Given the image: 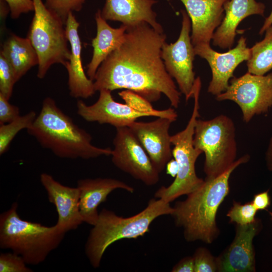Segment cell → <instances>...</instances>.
Here are the masks:
<instances>
[{
  "mask_svg": "<svg viewBox=\"0 0 272 272\" xmlns=\"http://www.w3.org/2000/svg\"><path fill=\"white\" fill-rule=\"evenodd\" d=\"M166 36L146 22L127 27L123 42L98 67L95 90L112 91L124 89L150 102L164 94L174 108L181 93L167 72L162 58Z\"/></svg>",
  "mask_w": 272,
  "mask_h": 272,
  "instance_id": "6da1fadb",
  "label": "cell"
},
{
  "mask_svg": "<svg viewBox=\"0 0 272 272\" xmlns=\"http://www.w3.org/2000/svg\"><path fill=\"white\" fill-rule=\"evenodd\" d=\"M249 159L247 154L240 157L224 173L213 179H205L203 183L187 195L184 200L175 203L170 215L176 226L182 228L187 241L210 244L217 238L219 229L216 215L230 192V176L236 168Z\"/></svg>",
  "mask_w": 272,
  "mask_h": 272,
  "instance_id": "7a4b0ae2",
  "label": "cell"
},
{
  "mask_svg": "<svg viewBox=\"0 0 272 272\" xmlns=\"http://www.w3.org/2000/svg\"><path fill=\"white\" fill-rule=\"evenodd\" d=\"M27 130L41 147L61 158L87 160L112 153L110 148L94 146L91 134L77 125L51 97L43 100L39 114Z\"/></svg>",
  "mask_w": 272,
  "mask_h": 272,
  "instance_id": "3957f363",
  "label": "cell"
},
{
  "mask_svg": "<svg viewBox=\"0 0 272 272\" xmlns=\"http://www.w3.org/2000/svg\"><path fill=\"white\" fill-rule=\"evenodd\" d=\"M170 203L159 198L151 199L140 213L129 217L117 215L113 211L102 209L90 230L85 245V253L94 268L100 266L104 252L113 243L123 239H136L149 230L158 217L171 215Z\"/></svg>",
  "mask_w": 272,
  "mask_h": 272,
  "instance_id": "277c9868",
  "label": "cell"
},
{
  "mask_svg": "<svg viewBox=\"0 0 272 272\" xmlns=\"http://www.w3.org/2000/svg\"><path fill=\"white\" fill-rule=\"evenodd\" d=\"M18 207L15 202L0 215V247L12 250L27 264L37 265L59 246L65 232L56 224L48 227L22 219Z\"/></svg>",
  "mask_w": 272,
  "mask_h": 272,
  "instance_id": "5b68a950",
  "label": "cell"
},
{
  "mask_svg": "<svg viewBox=\"0 0 272 272\" xmlns=\"http://www.w3.org/2000/svg\"><path fill=\"white\" fill-rule=\"evenodd\" d=\"M201 82L197 77L194 84L192 97L194 105L191 116L182 130L171 135L173 158L178 165V171L173 182L168 186H162L155 193V197L168 203L178 197L188 195L198 188L205 180L198 177L195 171V163L202 153L195 148L193 138L196 121L199 117V99Z\"/></svg>",
  "mask_w": 272,
  "mask_h": 272,
  "instance_id": "8992f818",
  "label": "cell"
},
{
  "mask_svg": "<svg viewBox=\"0 0 272 272\" xmlns=\"http://www.w3.org/2000/svg\"><path fill=\"white\" fill-rule=\"evenodd\" d=\"M193 144L205 154L206 179L221 175L237 160V144L233 120L224 114L208 120L197 119Z\"/></svg>",
  "mask_w": 272,
  "mask_h": 272,
  "instance_id": "52a82bcc",
  "label": "cell"
},
{
  "mask_svg": "<svg viewBox=\"0 0 272 272\" xmlns=\"http://www.w3.org/2000/svg\"><path fill=\"white\" fill-rule=\"evenodd\" d=\"M34 15L27 38L38 57L37 76L43 79L55 63L64 66L69 60L71 50L64 24L62 19L48 9L42 0H33Z\"/></svg>",
  "mask_w": 272,
  "mask_h": 272,
  "instance_id": "ba28073f",
  "label": "cell"
},
{
  "mask_svg": "<svg viewBox=\"0 0 272 272\" xmlns=\"http://www.w3.org/2000/svg\"><path fill=\"white\" fill-rule=\"evenodd\" d=\"M216 99L234 102L241 110L243 120L248 123L272 108V72L260 76L247 72L241 77H233L226 91Z\"/></svg>",
  "mask_w": 272,
  "mask_h": 272,
  "instance_id": "9c48e42d",
  "label": "cell"
},
{
  "mask_svg": "<svg viewBox=\"0 0 272 272\" xmlns=\"http://www.w3.org/2000/svg\"><path fill=\"white\" fill-rule=\"evenodd\" d=\"M181 13L182 20L179 36L174 43H164L161 55L167 72L175 79L180 93L188 101L192 97L196 79L193 71L195 54L190 34V19L185 10H181Z\"/></svg>",
  "mask_w": 272,
  "mask_h": 272,
  "instance_id": "30bf717a",
  "label": "cell"
},
{
  "mask_svg": "<svg viewBox=\"0 0 272 272\" xmlns=\"http://www.w3.org/2000/svg\"><path fill=\"white\" fill-rule=\"evenodd\" d=\"M113 145L111 161L117 168L147 186L158 182L160 173L128 126L116 128Z\"/></svg>",
  "mask_w": 272,
  "mask_h": 272,
  "instance_id": "8fae6325",
  "label": "cell"
},
{
  "mask_svg": "<svg viewBox=\"0 0 272 272\" xmlns=\"http://www.w3.org/2000/svg\"><path fill=\"white\" fill-rule=\"evenodd\" d=\"M195 55L206 59L212 71V79L208 92L217 96L227 89L236 67L250 56V48L247 46L246 38L241 36L236 46L225 52L214 50L210 43H201L194 46Z\"/></svg>",
  "mask_w": 272,
  "mask_h": 272,
  "instance_id": "7c38bea8",
  "label": "cell"
},
{
  "mask_svg": "<svg viewBox=\"0 0 272 272\" xmlns=\"http://www.w3.org/2000/svg\"><path fill=\"white\" fill-rule=\"evenodd\" d=\"M174 120L160 117L150 122L134 121L128 127L160 173L173 157L169 129Z\"/></svg>",
  "mask_w": 272,
  "mask_h": 272,
  "instance_id": "4fadbf2b",
  "label": "cell"
},
{
  "mask_svg": "<svg viewBox=\"0 0 272 272\" xmlns=\"http://www.w3.org/2000/svg\"><path fill=\"white\" fill-rule=\"evenodd\" d=\"M111 92L106 90L100 91L98 100L91 105L78 100L77 113L87 121L108 124L115 128L128 126L142 117L152 116L126 103L123 104L114 101Z\"/></svg>",
  "mask_w": 272,
  "mask_h": 272,
  "instance_id": "5bb4252c",
  "label": "cell"
},
{
  "mask_svg": "<svg viewBox=\"0 0 272 272\" xmlns=\"http://www.w3.org/2000/svg\"><path fill=\"white\" fill-rule=\"evenodd\" d=\"M259 227L257 219L248 225H237L233 242L217 257L218 271H255L253 240Z\"/></svg>",
  "mask_w": 272,
  "mask_h": 272,
  "instance_id": "9a60e30c",
  "label": "cell"
},
{
  "mask_svg": "<svg viewBox=\"0 0 272 272\" xmlns=\"http://www.w3.org/2000/svg\"><path fill=\"white\" fill-rule=\"evenodd\" d=\"M40 181L47 192L49 202L56 208L58 215L56 224L65 233L76 229L83 223L79 210L78 187L65 186L46 173L40 175Z\"/></svg>",
  "mask_w": 272,
  "mask_h": 272,
  "instance_id": "2e32d148",
  "label": "cell"
},
{
  "mask_svg": "<svg viewBox=\"0 0 272 272\" xmlns=\"http://www.w3.org/2000/svg\"><path fill=\"white\" fill-rule=\"evenodd\" d=\"M191 21L192 44L210 43L225 16L224 5L228 0H180Z\"/></svg>",
  "mask_w": 272,
  "mask_h": 272,
  "instance_id": "e0dca14e",
  "label": "cell"
},
{
  "mask_svg": "<svg viewBox=\"0 0 272 272\" xmlns=\"http://www.w3.org/2000/svg\"><path fill=\"white\" fill-rule=\"evenodd\" d=\"M77 187L79 190V210L83 222L93 226L96 223L99 206L105 202L113 191L121 189L133 193L134 189L127 183L112 178L80 179Z\"/></svg>",
  "mask_w": 272,
  "mask_h": 272,
  "instance_id": "ac0fdd59",
  "label": "cell"
},
{
  "mask_svg": "<svg viewBox=\"0 0 272 272\" xmlns=\"http://www.w3.org/2000/svg\"><path fill=\"white\" fill-rule=\"evenodd\" d=\"M65 25L66 37L71 45L70 58L64 65L68 73L70 94L76 98L86 99L92 96L96 91L94 81L85 74L82 63V45L78 32L80 24L71 12Z\"/></svg>",
  "mask_w": 272,
  "mask_h": 272,
  "instance_id": "d6986e66",
  "label": "cell"
},
{
  "mask_svg": "<svg viewBox=\"0 0 272 272\" xmlns=\"http://www.w3.org/2000/svg\"><path fill=\"white\" fill-rule=\"evenodd\" d=\"M157 0H106L101 15L106 21H118L128 27L146 22L156 30L164 32L153 7Z\"/></svg>",
  "mask_w": 272,
  "mask_h": 272,
  "instance_id": "ffe728a7",
  "label": "cell"
},
{
  "mask_svg": "<svg viewBox=\"0 0 272 272\" xmlns=\"http://www.w3.org/2000/svg\"><path fill=\"white\" fill-rule=\"evenodd\" d=\"M224 8V18L214 33L212 40L214 46L229 49L234 43L240 23L251 15L263 16L265 6L256 0H228Z\"/></svg>",
  "mask_w": 272,
  "mask_h": 272,
  "instance_id": "44dd1931",
  "label": "cell"
},
{
  "mask_svg": "<svg viewBox=\"0 0 272 272\" xmlns=\"http://www.w3.org/2000/svg\"><path fill=\"white\" fill-rule=\"evenodd\" d=\"M95 19L97 34L92 40L93 55L87 71V76L92 81L102 62L122 43L127 29L123 24L117 28L111 27L102 17L101 10L96 13Z\"/></svg>",
  "mask_w": 272,
  "mask_h": 272,
  "instance_id": "7402d4cb",
  "label": "cell"
},
{
  "mask_svg": "<svg viewBox=\"0 0 272 272\" xmlns=\"http://www.w3.org/2000/svg\"><path fill=\"white\" fill-rule=\"evenodd\" d=\"M0 53L13 68L18 81L39 62L37 53L30 40L15 34L10 35L4 43Z\"/></svg>",
  "mask_w": 272,
  "mask_h": 272,
  "instance_id": "603a6c76",
  "label": "cell"
},
{
  "mask_svg": "<svg viewBox=\"0 0 272 272\" xmlns=\"http://www.w3.org/2000/svg\"><path fill=\"white\" fill-rule=\"evenodd\" d=\"M265 33L264 38L250 48L247 66L252 74L262 76L272 69V25Z\"/></svg>",
  "mask_w": 272,
  "mask_h": 272,
  "instance_id": "cb8c5ba5",
  "label": "cell"
},
{
  "mask_svg": "<svg viewBox=\"0 0 272 272\" xmlns=\"http://www.w3.org/2000/svg\"><path fill=\"white\" fill-rule=\"evenodd\" d=\"M36 116L35 111H30L9 123L0 124L1 155L8 150L11 142L19 131L27 129L31 126Z\"/></svg>",
  "mask_w": 272,
  "mask_h": 272,
  "instance_id": "d4e9b609",
  "label": "cell"
},
{
  "mask_svg": "<svg viewBox=\"0 0 272 272\" xmlns=\"http://www.w3.org/2000/svg\"><path fill=\"white\" fill-rule=\"evenodd\" d=\"M257 211L251 201L241 204L234 201L227 216L230 219V222L235 223L239 225H246L255 221Z\"/></svg>",
  "mask_w": 272,
  "mask_h": 272,
  "instance_id": "484cf974",
  "label": "cell"
},
{
  "mask_svg": "<svg viewBox=\"0 0 272 272\" xmlns=\"http://www.w3.org/2000/svg\"><path fill=\"white\" fill-rule=\"evenodd\" d=\"M17 81L13 68L5 56L0 53V94L9 100L14 85Z\"/></svg>",
  "mask_w": 272,
  "mask_h": 272,
  "instance_id": "4316f807",
  "label": "cell"
},
{
  "mask_svg": "<svg viewBox=\"0 0 272 272\" xmlns=\"http://www.w3.org/2000/svg\"><path fill=\"white\" fill-rule=\"evenodd\" d=\"M87 0H45L46 7L55 13L65 24L69 14L81 10Z\"/></svg>",
  "mask_w": 272,
  "mask_h": 272,
  "instance_id": "83f0119b",
  "label": "cell"
},
{
  "mask_svg": "<svg viewBox=\"0 0 272 272\" xmlns=\"http://www.w3.org/2000/svg\"><path fill=\"white\" fill-rule=\"evenodd\" d=\"M194 261V272L218 271L217 258L204 247L196 249L192 256Z\"/></svg>",
  "mask_w": 272,
  "mask_h": 272,
  "instance_id": "f1b7e54d",
  "label": "cell"
},
{
  "mask_svg": "<svg viewBox=\"0 0 272 272\" xmlns=\"http://www.w3.org/2000/svg\"><path fill=\"white\" fill-rule=\"evenodd\" d=\"M22 256L16 253H1L0 254L1 272H31L32 269Z\"/></svg>",
  "mask_w": 272,
  "mask_h": 272,
  "instance_id": "f546056e",
  "label": "cell"
},
{
  "mask_svg": "<svg viewBox=\"0 0 272 272\" xmlns=\"http://www.w3.org/2000/svg\"><path fill=\"white\" fill-rule=\"evenodd\" d=\"M2 94H0V124L9 123L20 116L18 107L9 103Z\"/></svg>",
  "mask_w": 272,
  "mask_h": 272,
  "instance_id": "4dcf8cb0",
  "label": "cell"
},
{
  "mask_svg": "<svg viewBox=\"0 0 272 272\" xmlns=\"http://www.w3.org/2000/svg\"><path fill=\"white\" fill-rule=\"evenodd\" d=\"M9 7L12 19L18 18L22 14L34 10L33 0H4Z\"/></svg>",
  "mask_w": 272,
  "mask_h": 272,
  "instance_id": "1f68e13d",
  "label": "cell"
},
{
  "mask_svg": "<svg viewBox=\"0 0 272 272\" xmlns=\"http://www.w3.org/2000/svg\"><path fill=\"white\" fill-rule=\"evenodd\" d=\"M251 202L257 211L266 209L270 204V199L268 191L267 190L255 194Z\"/></svg>",
  "mask_w": 272,
  "mask_h": 272,
  "instance_id": "d6a6232c",
  "label": "cell"
},
{
  "mask_svg": "<svg viewBox=\"0 0 272 272\" xmlns=\"http://www.w3.org/2000/svg\"><path fill=\"white\" fill-rule=\"evenodd\" d=\"M172 272H194V261L192 256L182 258L172 268Z\"/></svg>",
  "mask_w": 272,
  "mask_h": 272,
  "instance_id": "836d02e7",
  "label": "cell"
},
{
  "mask_svg": "<svg viewBox=\"0 0 272 272\" xmlns=\"http://www.w3.org/2000/svg\"><path fill=\"white\" fill-rule=\"evenodd\" d=\"M166 171L167 174L172 177H175L178 171V165L176 161L173 158L169 160L166 165Z\"/></svg>",
  "mask_w": 272,
  "mask_h": 272,
  "instance_id": "e575fe53",
  "label": "cell"
},
{
  "mask_svg": "<svg viewBox=\"0 0 272 272\" xmlns=\"http://www.w3.org/2000/svg\"><path fill=\"white\" fill-rule=\"evenodd\" d=\"M265 157L266 166L269 171H272V136L269 140Z\"/></svg>",
  "mask_w": 272,
  "mask_h": 272,
  "instance_id": "d590c367",
  "label": "cell"
},
{
  "mask_svg": "<svg viewBox=\"0 0 272 272\" xmlns=\"http://www.w3.org/2000/svg\"><path fill=\"white\" fill-rule=\"evenodd\" d=\"M271 25H272V10L268 16L265 19L263 24L259 30V34L262 35Z\"/></svg>",
  "mask_w": 272,
  "mask_h": 272,
  "instance_id": "8d00e7d4",
  "label": "cell"
}]
</instances>
